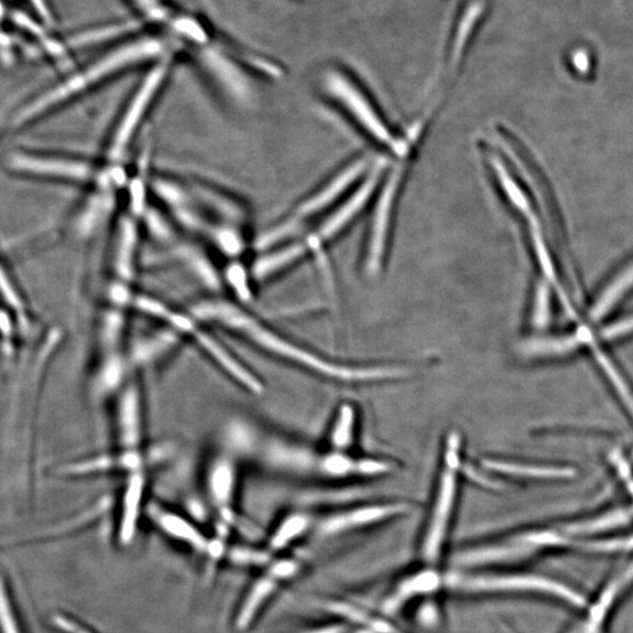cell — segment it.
Wrapping results in <instances>:
<instances>
[{
    "instance_id": "cell-6",
    "label": "cell",
    "mask_w": 633,
    "mask_h": 633,
    "mask_svg": "<svg viewBox=\"0 0 633 633\" xmlns=\"http://www.w3.org/2000/svg\"><path fill=\"white\" fill-rule=\"evenodd\" d=\"M152 60H154V51L144 41L107 54L106 57L23 107L13 118L12 126L14 128L25 125L46 114L50 109L81 95L86 89L116 76L121 71Z\"/></svg>"
},
{
    "instance_id": "cell-38",
    "label": "cell",
    "mask_w": 633,
    "mask_h": 633,
    "mask_svg": "<svg viewBox=\"0 0 633 633\" xmlns=\"http://www.w3.org/2000/svg\"><path fill=\"white\" fill-rule=\"evenodd\" d=\"M350 633H369V632L362 630V629H355V631L350 632Z\"/></svg>"
},
{
    "instance_id": "cell-32",
    "label": "cell",
    "mask_w": 633,
    "mask_h": 633,
    "mask_svg": "<svg viewBox=\"0 0 633 633\" xmlns=\"http://www.w3.org/2000/svg\"><path fill=\"white\" fill-rule=\"evenodd\" d=\"M226 282L232 289L233 293L238 298V303L245 305L253 300L254 281L251 271L247 270L244 266L234 265L228 267L226 271Z\"/></svg>"
},
{
    "instance_id": "cell-3",
    "label": "cell",
    "mask_w": 633,
    "mask_h": 633,
    "mask_svg": "<svg viewBox=\"0 0 633 633\" xmlns=\"http://www.w3.org/2000/svg\"><path fill=\"white\" fill-rule=\"evenodd\" d=\"M322 85L325 95L371 141L397 159L411 154L412 139L421 136L423 120L412 126L408 139L401 138L395 133L365 89L348 73L339 68L329 69L324 73Z\"/></svg>"
},
{
    "instance_id": "cell-25",
    "label": "cell",
    "mask_w": 633,
    "mask_h": 633,
    "mask_svg": "<svg viewBox=\"0 0 633 633\" xmlns=\"http://www.w3.org/2000/svg\"><path fill=\"white\" fill-rule=\"evenodd\" d=\"M482 465L486 470L513 478L532 480H566L576 476L570 468H554V465H536L507 460L485 459Z\"/></svg>"
},
{
    "instance_id": "cell-28",
    "label": "cell",
    "mask_w": 633,
    "mask_h": 633,
    "mask_svg": "<svg viewBox=\"0 0 633 633\" xmlns=\"http://www.w3.org/2000/svg\"><path fill=\"white\" fill-rule=\"evenodd\" d=\"M357 412L355 406L343 404L332 421L329 443L332 452L346 453L355 440Z\"/></svg>"
},
{
    "instance_id": "cell-22",
    "label": "cell",
    "mask_w": 633,
    "mask_h": 633,
    "mask_svg": "<svg viewBox=\"0 0 633 633\" xmlns=\"http://www.w3.org/2000/svg\"><path fill=\"white\" fill-rule=\"evenodd\" d=\"M155 526L167 536L196 551L210 550V539L192 519L160 506L149 508Z\"/></svg>"
},
{
    "instance_id": "cell-29",
    "label": "cell",
    "mask_w": 633,
    "mask_h": 633,
    "mask_svg": "<svg viewBox=\"0 0 633 633\" xmlns=\"http://www.w3.org/2000/svg\"><path fill=\"white\" fill-rule=\"evenodd\" d=\"M633 288V264L613 278L591 309L593 322H600L616 305L622 297Z\"/></svg>"
},
{
    "instance_id": "cell-18",
    "label": "cell",
    "mask_w": 633,
    "mask_h": 633,
    "mask_svg": "<svg viewBox=\"0 0 633 633\" xmlns=\"http://www.w3.org/2000/svg\"><path fill=\"white\" fill-rule=\"evenodd\" d=\"M239 471L234 455L216 454L207 465L204 475L211 504L223 519L230 521L238 491Z\"/></svg>"
},
{
    "instance_id": "cell-24",
    "label": "cell",
    "mask_w": 633,
    "mask_h": 633,
    "mask_svg": "<svg viewBox=\"0 0 633 633\" xmlns=\"http://www.w3.org/2000/svg\"><path fill=\"white\" fill-rule=\"evenodd\" d=\"M592 342V332L588 328H581L572 336L528 340L521 344L519 351L528 358L560 357Z\"/></svg>"
},
{
    "instance_id": "cell-35",
    "label": "cell",
    "mask_w": 633,
    "mask_h": 633,
    "mask_svg": "<svg viewBox=\"0 0 633 633\" xmlns=\"http://www.w3.org/2000/svg\"><path fill=\"white\" fill-rule=\"evenodd\" d=\"M633 332V315L608 325L602 331V337L607 341L619 340Z\"/></svg>"
},
{
    "instance_id": "cell-30",
    "label": "cell",
    "mask_w": 633,
    "mask_h": 633,
    "mask_svg": "<svg viewBox=\"0 0 633 633\" xmlns=\"http://www.w3.org/2000/svg\"><path fill=\"white\" fill-rule=\"evenodd\" d=\"M593 356L598 361L600 367L603 369L605 376L610 380L616 394L625 405L627 412L633 418V393L627 382L622 377L621 372L613 365L611 360L598 346L592 345Z\"/></svg>"
},
{
    "instance_id": "cell-31",
    "label": "cell",
    "mask_w": 633,
    "mask_h": 633,
    "mask_svg": "<svg viewBox=\"0 0 633 633\" xmlns=\"http://www.w3.org/2000/svg\"><path fill=\"white\" fill-rule=\"evenodd\" d=\"M631 513L626 509H619L600 516L587 523L576 524L567 527L569 534H591L614 527L626 525L631 519Z\"/></svg>"
},
{
    "instance_id": "cell-36",
    "label": "cell",
    "mask_w": 633,
    "mask_h": 633,
    "mask_svg": "<svg viewBox=\"0 0 633 633\" xmlns=\"http://www.w3.org/2000/svg\"><path fill=\"white\" fill-rule=\"evenodd\" d=\"M0 627L3 633H18L2 583H0Z\"/></svg>"
},
{
    "instance_id": "cell-11",
    "label": "cell",
    "mask_w": 633,
    "mask_h": 633,
    "mask_svg": "<svg viewBox=\"0 0 633 633\" xmlns=\"http://www.w3.org/2000/svg\"><path fill=\"white\" fill-rule=\"evenodd\" d=\"M387 161L378 159L366 178L341 203L337 204L315 230L304 240L310 253L323 255V248L339 238L374 201L385 175Z\"/></svg>"
},
{
    "instance_id": "cell-12",
    "label": "cell",
    "mask_w": 633,
    "mask_h": 633,
    "mask_svg": "<svg viewBox=\"0 0 633 633\" xmlns=\"http://www.w3.org/2000/svg\"><path fill=\"white\" fill-rule=\"evenodd\" d=\"M549 543L548 532H529L460 549L454 556L458 570H487L527 557Z\"/></svg>"
},
{
    "instance_id": "cell-17",
    "label": "cell",
    "mask_w": 633,
    "mask_h": 633,
    "mask_svg": "<svg viewBox=\"0 0 633 633\" xmlns=\"http://www.w3.org/2000/svg\"><path fill=\"white\" fill-rule=\"evenodd\" d=\"M300 569V564L289 558L271 564L242 602L236 616V626L240 630L250 626L257 613L269 602L279 586L292 579Z\"/></svg>"
},
{
    "instance_id": "cell-4",
    "label": "cell",
    "mask_w": 633,
    "mask_h": 633,
    "mask_svg": "<svg viewBox=\"0 0 633 633\" xmlns=\"http://www.w3.org/2000/svg\"><path fill=\"white\" fill-rule=\"evenodd\" d=\"M461 454V436L452 432L447 436L436 493L421 537L420 557L423 565L440 567L449 544L458 504Z\"/></svg>"
},
{
    "instance_id": "cell-27",
    "label": "cell",
    "mask_w": 633,
    "mask_h": 633,
    "mask_svg": "<svg viewBox=\"0 0 633 633\" xmlns=\"http://www.w3.org/2000/svg\"><path fill=\"white\" fill-rule=\"evenodd\" d=\"M312 526L305 512H293L279 521L269 538V551H283L302 538Z\"/></svg>"
},
{
    "instance_id": "cell-15",
    "label": "cell",
    "mask_w": 633,
    "mask_h": 633,
    "mask_svg": "<svg viewBox=\"0 0 633 633\" xmlns=\"http://www.w3.org/2000/svg\"><path fill=\"white\" fill-rule=\"evenodd\" d=\"M164 447L157 449L125 450L118 449L116 452L99 454L87 459L79 460L66 465L63 470L65 475L84 476V475H103L120 473L125 476L139 472H147L157 463L164 460Z\"/></svg>"
},
{
    "instance_id": "cell-23",
    "label": "cell",
    "mask_w": 633,
    "mask_h": 633,
    "mask_svg": "<svg viewBox=\"0 0 633 633\" xmlns=\"http://www.w3.org/2000/svg\"><path fill=\"white\" fill-rule=\"evenodd\" d=\"M311 253L304 240L290 242L266 250L264 256L257 258L251 268V276L256 282H265L276 275L287 271Z\"/></svg>"
},
{
    "instance_id": "cell-19",
    "label": "cell",
    "mask_w": 633,
    "mask_h": 633,
    "mask_svg": "<svg viewBox=\"0 0 633 633\" xmlns=\"http://www.w3.org/2000/svg\"><path fill=\"white\" fill-rule=\"evenodd\" d=\"M147 472L125 476L119 506L118 538L122 546L135 541L142 512L146 507Z\"/></svg>"
},
{
    "instance_id": "cell-26",
    "label": "cell",
    "mask_w": 633,
    "mask_h": 633,
    "mask_svg": "<svg viewBox=\"0 0 633 633\" xmlns=\"http://www.w3.org/2000/svg\"><path fill=\"white\" fill-rule=\"evenodd\" d=\"M182 337L167 328L164 332L151 334L141 339L133 347L132 352L127 353L130 367L152 365L167 353L175 348Z\"/></svg>"
},
{
    "instance_id": "cell-9",
    "label": "cell",
    "mask_w": 633,
    "mask_h": 633,
    "mask_svg": "<svg viewBox=\"0 0 633 633\" xmlns=\"http://www.w3.org/2000/svg\"><path fill=\"white\" fill-rule=\"evenodd\" d=\"M446 589L465 594L509 592H545L562 598L577 607L584 604L580 594L543 577L502 573L492 570H451L446 572Z\"/></svg>"
},
{
    "instance_id": "cell-13",
    "label": "cell",
    "mask_w": 633,
    "mask_h": 633,
    "mask_svg": "<svg viewBox=\"0 0 633 633\" xmlns=\"http://www.w3.org/2000/svg\"><path fill=\"white\" fill-rule=\"evenodd\" d=\"M114 428L118 449L144 447V399L137 376H130L115 396Z\"/></svg>"
},
{
    "instance_id": "cell-1",
    "label": "cell",
    "mask_w": 633,
    "mask_h": 633,
    "mask_svg": "<svg viewBox=\"0 0 633 633\" xmlns=\"http://www.w3.org/2000/svg\"><path fill=\"white\" fill-rule=\"evenodd\" d=\"M191 313L203 324L229 331L275 358L334 382L365 384L397 380L404 376L400 365H345L316 355L273 330L239 303L210 298L194 304Z\"/></svg>"
},
{
    "instance_id": "cell-7",
    "label": "cell",
    "mask_w": 633,
    "mask_h": 633,
    "mask_svg": "<svg viewBox=\"0 0 633 633\" xmlns=\"http://www.w3.org/2000/svg\"><path fill=\"white\" fill-rule=\"evenodd\" d=\"M170 58L162 61L140 84L132 98L121 111L120 118L111 132L107 147V163L98 179L110 185H122L128 180L122 173L121 162L138 136L149 109L157 99L160 88L169 74Z\"/></svg>"
},
{
    "instance_id": "cell-2",
    "label": "cell",
    "mask_w": 633,
    "mask_h": 633,
    "mask_svg": "<svg viewBox=\"0 0 633 633\" xmlns=\"http://www.w3.org/2000/svg\"><path fill=\"white\" fill-rule=\"evenodd\" d=\"M153 189L185 228L207 238L222 254L245 251L247 213L236 201L202 184L167 179H158Z\"/></svg>"
},
{
    "instance_id": "cell-5",
    "label": "cell",
    "mask_w": 633,
    "mask_h": 633,
    "mask_svg": "<svg viewBox=\"0 0 633 633\" xmlns=\"http://www.w3.org/2000/svg\"><path fill=\"white\" fill-rule=\"evenodd\" d=\"M144 314L175 331L182 339L192 341L204 355L249 394L255 396L265 394L266 386L262 379L237 358L225 344L214 336L206 324L201 323L191 312L178 311L157 298H151L144 307Z\"/></svg>"
},
{
    "instance_id": "cell-8",
    "label": "cell",
    "mask_w": 633,
    "mask_h": 633,
    "mask_svg": "<svg viewBox=\"0 0 633 633\" xmlns=\"http://www.w3.org/2000/svg\"><path fill=\"white\" fill-rule=\"evenodd\" d=\"M375 163L369 157H361L347 163L320 190L298 204L287 219L260 238L259 248L267 250L282 245L304 222L336 207L366 178Z\"/></svg>"
},
{
    "instance_id": "cell-14",
    "label": "cell",
    "mask_w": 633,
    "mask_h": 633,
    "mask_svg": "<svg viewBox=\"0 0 633 633\" xmlns=\"http://www.w3.org/2000/svg\"><path fill=\"white\" fill-rule=\"evenodd\" d=\"M412 506L404 501L378 502L332 513L320 521L316 533L322 537H336L375 527L411 513Z\"/></svg>"
},
{
    "instance_id": "cell-37",
    "label": "cell",
    "mask_w": 633,
    "mask_h": 633,
    "mask_svg": "<svg viewBox=\"0 0 633 633\" xmlns=\"http://www.w3.org/2000/svg\"><path fill=\"white\" fill-rule=\"evenodd\" d=\"M351 626L344 622L337 621L311 629H307L297 633H350Z\"/></svg>"
},
{
    "instance_id": "cell-10",
    "label": "cell",
    "mask_w": 633,
    "mask_h": 633,
    "mask_svg": "<svg viewBox=\"0 0 633 633\" xmlns=\"http://www.w3.org/2000/svg\"><path fill=\"white\" fill-rule=\"evenodd\" d=\"M407 158L398 159L393 169L384 175L375 197V207L371 217L364 260V268L371 276L378 275L386 260L390 232H393L397 204L404 183L405 161Z\"/></svg>"
},
{
    "instance_id": "cell-21",
    "label": "cell",
    "mask_w": 633,
    "mask_h": 633,
    "mask_svg": "<svg viewBox=\"0 0 633 633\" xmlns=\"http://www.w3.org/2000/svg\"><path fill=\"white\" fill-rule=\"evenodd\" d=\"M321 605L337 621L344 622L351 627L355 626L369 633H408L390 621L386 614L372 612L357 603L333 599L323 601Z\"/></svg>"
},
{
    "instance_id": "cell-20",
    "label": "cell",
    "mask_w": 633,
    "mask_h": 633,
    "mask_svg": "<svg viewBox=\"0 0 633 633\" xmlns=\"http://www.w3.org/2000/svg\"><path fill=\"white\" fill-rule=\"evenodd\" d=\"M11 165L18 171L74 182H86L96 178L90 164L73 159L20 155L13 158Z\"/></svg>"
},
{
    "instance_id": "cell-34",
    "label": "cell",
    "mask_w": 633,
    "mask_h": 633,
    "mask_svg": "<svg viewBox=\"0 0 633 633\" xmlns=\"http://www.w3.org/2000/svg\"><path fill=\"white\" fill-rule=\"evenodd\" d=\"M417 610V620L425 627H436L439 623L440 612L433 598L420 602Z\"/></svg>"
},
{
    "instance_id": "cell-33",
    "label": "cell",
    "mask_w": 633,
    "mask_h": 633,
    "mask_svg": "<svg viewBox=\"0 0 633 633\" xmlns=\"http://www.w3.org/2000/svg\"><path fill=\"white\" fill-rule=\"evenodd\" d=\"M550 286L546 281L539 283L535 291L532 323L537 330L546 329L550 323Z\"/></svg>"
},
{
    "instance_id": "cell-16",
    "label": "cell",
    "mask_w": 633,
    "mask_h": 633,
    "mask_svg": "<svg viewBox=\"0 0 633 633\" xmlns=\"http://www.w3.org/2000/svg\"><path fill=\"white\" fill-rule=\"evenodd\" d=\"M446 589V572L440 567L423 565L409 571L385 594L380 612L390 618L415 602L432 599Z\"/></svg>"
}]
</instances>
